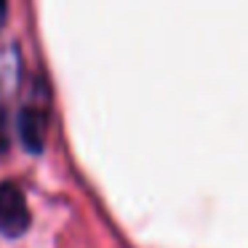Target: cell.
Here are the masks:
<instances>
[{
	"label": "cell",
	"instance_id": "cell-4",
	"mask_svg": "<svg viewBox=\"0 0 248 248\" xmlns=\"http://www.w3.org/2000/svg\"><path fill=\"white\" fill-rule=\"evenodd\" d=\"M6 14H8V3L0 0V30H3V24H6Z\"/></svg>",
	"mask_w": 248,
	"mask_h": 248
},
{
	"label": "cell",
	"instance_id": "cell-3",
	"mask_svg": "<svg viewBox=\"0 0 248 248\" xmlns=\"http://www.w3.org/2000/svg\"><path fill=\"white\" fill-rule=\"evenodd\" d=\"M11 147V107H8L6 83L0 80V152Z\"/></svg>",
	"mask_w": 248,
	"mask_h": 248
},
{
	"label": "cell",
	"instance_id": "cell-2",
	"mask_svg": "<svg viewBox=\"0 0 248 248\" xmlns=\"http://www.w3.org/2000/svg\"><path fill=\"white\" fill-rule=\"evenodd\" d=\"M30 227V208L16 184H0V232L8 237L22 235Z\"/></svg>",
	"mask_w": 248,
	"mask_h": 248
},
{
	"label": "cell",
	"instance_id": "cell-1",
	"mask_svg": "<svg viewBox=\"0 0 248 248\" xmlns=\"http://www.w3.org/2000/svg\"><path fill=\"white\" fill-rule=\"evenodd\" d=\"M48 109H51V96L43 80H35L30 88L27 99L22 104V112L16 118V128L22 136V144L32 152H40L46 139V128H48Z\"/></svg>",
	"mask_w": 248,
	"mask_h": 248
}]
</instances>
